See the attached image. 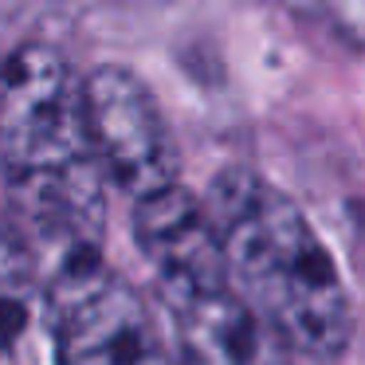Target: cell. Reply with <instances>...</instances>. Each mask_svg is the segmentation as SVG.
<instances>
[{"mask_svg": "<svg viewBox=\"0 0 365 365\" xmlns=\"http://www.w3.org/2000/svg\"><path fill=\"white\" fill-rule=\"evenodd\" d=\"M0 173L12 224L43 283L106 259V165L87 110V79L43 43L0 63Z\"/></svg>", "mask_w": 365, "mask_h": 365, "instance_id": "6da1fadb", "label": "cell"}, {"mask_svg": "<svg viewBox=\"0 0 365 365\" xmlns=\"http://www.w3.org/2000/svg\"><path fill=\"white\" fill-rule=\"evenodd\" d=\"M236 291L314 361H338L354 338V307L330 247L279 185L252 169H224L205 197Z\"/></svg>", "mask_w": 365, "mask_h": 365, "instance_id": "7a4b0ae2", "label": "cell"}, {"mask_svg": "<svg viewBox=\"0 0 365 365\" xmlns=\"http://www.w3.org/2000/svg\"><path fill=\"white\" fill-rule=\"evenodd\" d=\"M56 365H185L145 299L106 259L48 279Z\"/></svg>", "mask_w": 365, "mask_h": 365, "instance_id": "3957f363", "label": "cell"}, {"mask_svg": "<svg viewBox=\"0 0 365 365\" xmlns=\"http://www.w3.org/2000/svg\"><path fill=\"white\" fill-rule=\"evenodd\" d=\"M87 110L106 177L126 192L130 205L181 185L169 126L138 75L126 67H95L87 75Z\"/></svg>", "mask_w": 365, "mask_h": 365, "instance_id": "277c9868", "label": "cell"}, {"mask_svg": "<svg viewBox=\"0 0 365 365\" xmlns=\"http://www.w3.org/2000/svg\"><path fill=\"white\" fill-rule=\"evenodd\" d=\"M185 365H294L291 346L236 291L232 271L158 283Z\"/></svg>", "mask_w": 365, "mask_h": 365, "instance_id": "5b68a950", "label": "cell"}, {"mask_svg": "<svg viewBox=\"0 0 365 365\" xmlns=\"http://www.w3.org/2000/svg\"><path fill=\"white\" fill-rule=\"evenodd\" d=\"M0 365H56V314L32 247L0 212Z\"/></svg>", "mask_w": 365, "mask_h": 365, "instance_id": "8992f818", "label": "cell"}]
</instances>
